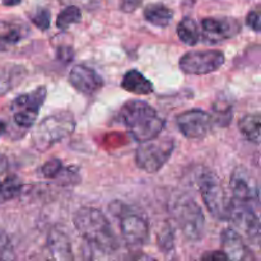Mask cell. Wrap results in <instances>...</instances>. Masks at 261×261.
I'll list each match as a JSON object with an SVG mask.
<instances>
[{
  "mask_svg": "<svg viewBox=\"0 0 261 261\" xmlns=\"http://www.w3.org/2000/svg\"><path fill=\"white\" fill-rule=\"evenodd\" d=\"M228 221L233 226V229H237L236 232L246 237L251 244L259 245L261 231L260 221L252 206L233 199Z\"/></svg>",
  "mask_w": 261,
  "mask_h": 261,
  "instance_id": "cell-9",
  "label": "cell"
},
{
  "mask_svg": "<svg viewBox=\"0 0 261 261\" xmlns=\"http://www.w3.org/2000/svg\"><path fill=\"white\" fill-rule=\"evenodd\" d=\"M75 130L74 115L68 110L45 117L32 133V145L38 152H46L56 143L70 137Z\"/></svg>",
  "mask_w": 261,
  "mask_h": 261,
  "instance_id": "cell-3",
  "label": "cell"
},
{
  "mask_svg": "<svg viewBox=\"0 0 261 261\" xmlns=\"http://www.w3.org/2000/svg\"><path fill=\"white\" fill-rule=\"evenodd\" d=\"M31 20H32L33 24H35L36 27L40 28L41 31H47L51 23L50 10L46 9V8H41V9L36 10L35 14L31 17Z\"/></svg>",
  "mask_w": 261,
  "mask_h": 261,
  "instance_id": "cell-27",
  "label": "cell"
},
{
  "mask_svg": "<svg viewBox=\"0 0 261 261\" xmlns=\"http://www.w3.org/2000/svg\"><path fill=\"white\" fill-rule=\"evenodd\" d=\"M73 223L79 234L103 254L115 252L119 247V242L109 219L98 209H78L73 217Z\"/></svg>",
  "mask_w": 261,
  "mask_h": 261,
  "instance_id": "cell-1",
  "label": "cell"
},
{
  "mask_svg": "<svg viewBox=\"0 0 261 261\" xmlns=\"http://www.w3.org/2000/svg\"><path fill=\"white\" fill-rule=\"evenodd\" d=\"M201 37L208 45L223 42L241 32V24L234 18H204L201 20Z\"/></svg>",
  "mask_w": 261,
  "mask_h": 261,
  "instance_id": "cell-11",
  "label": "cell"
},
{
  "mask_svg": "<svg viewBox=\"0 0 261 261\" xmlns=\"http://www.w3.org/2000/svg\"><path fill=\"white\" fill-rule=\"evenodd\" d=\"M121 87L125 91L130 92V93L139 94V96H147L154 91L153 83L148 78H145L140 71L129 70L124 75L121 81Z\"/></svg>",
  "mask_w": 261,
  "mask_h": 261,
  "instance_id": "cell-17",
  "label": "cell"
},
{
  "mask_svg": "<svg viewBox=\"0 0 261 261\" xmlns=\"http://www.w3.org/2000/svg\"><path fill=\"white\" fill-rule=\"evenodd\" d=\"M246 24L255 32H260L261 22H260V13L259 10H251L246 17Z\"/></svg>",
  "mask_w": 261,
  "mask_h": 261,
  "instance_id": "cell-31",
  "label": "cell"
},
{
  "mask_svg": "<svg viewBox=\"0 0 261 261\" xmlns=\"http://www.w3.org/2000/svg\"><path fill=\"white\" fill-rule=\"evenodd\" d=\"M158 247L161 251L167 254L171 252L175 247V231H173V226L171 223H165L158 232Z\"/></svg>",
  "mask_w": 261,
  "mask_h": 261,
  "instance_id": "cell-24",
  "label": "cell"
},
{
  "mask_svg": "<svg viewBox=\"0 0 261 261\" xmlns=\"http://www.w3.org/2000/svg\"><path fill=\"white\" fill-rule=\"evenodd\" d=\"M173 149L175 143L171 138L158 139V137H155L140 143L135 153V162L144 172L155 173L168 162Z\"/></svg>",
  "mask_w": 261,
  "mask_h": 261,
  "instance_id": "cell-6",
  "label": "cell"
},
{
  "mask_svg": "<svg viewBox=\"0 0 261 261\" xmlns=\"http://www.w3.org/2000/svg\"><path fill=\"white\" fill-rule=\"evenodd\" d=\"M171 217L189 241H199L205 229V217L193 198L180 195L168 205Z\"/></svg>",
  "mask_w": 261,
  "mask_h": 261,
  "instance_id": "cell-4",
  "label": "cell"
},
{
  "mask_svg": "<svg viewBox=\"0 0 261 261\" xmlns=\"http://www.w3.org/2000/svg\"><path fill=\"white\" fill-rule=\"evenodd\" d=\"M203 260L221 261V260H228V257H227V255L224 254L223 251H213V252H209V254L204 255Z\"/></svg>",
  "mask_w": 261,
  "mask_h": 261,
  "instance_id": "cell-33",
  "label": "cell"
},
{
  "mask_svg": "<svg viewBox=\"0 0 261 261\" xmlns=\"http://www.w3.org/2000/svg\"><path fill=\"white\" fill-rule=\"evenodd\" d=\"M199 189L209 213L217 221H228L232 199L227 195L223 185L213 172L204 171L199 176Z\"/></svg>",
  "mask_w": 261,
  "mask_h": 261,
  "instance_id": "cell-5",
  "label": "cell"
},
{
  "mask_svg": "<svg viewBox=\"0 0 261 261\" xmlns=\"http://www.w3.org/2000/svg\"><path fill=\"white\" fill-rule=\"evenodd\" d=\"M177 36L188 46H195L200 38V31L199 25L193 18L185 17L177 25Z\"/></svg>",
  "mask_w": 261,
  "mask_h": 261,
  "instance_id": "cell-21",
  "label": "cell"
},
{
  "mask_svg": "<svg viewBox=\"0 0 261 261\" xmlns=\"http://www.w3.org/2000/svg\"><path fill=\"white\" fill-rule=\"evenodd\" d=\"M180 132L189 139H203L212 129V116L200 109L182 112L176 119Z\"/></svg>",
  "mask_w": 261,
  "mask_h": 261,
  "instance_id": "cell-12",
  "label": "cell"
},
{
  "mask_svg": "<svg viewBox=\"0 0 261 261\" xmlns=\"http://www.w3.org/2000/svg\"><path fill=\"white\" fill-rule=\"evenodd\" d=\"M22 40V33L18 30H9L5 33H0V51L9 50L10 47L17 45Z\"/></svg>",
  "mask_w": 261,
  "mask_h": 261,
  "instance_id": "cell-25",
  "label": "cell"
},
{
  "mask_svg": "<svg viewBox=\"0 0 261 261\" xmlns=\"http://www.w3.org/2000/svg\"><path fill=\"white\" fill-rule=\"evenodd\" d=\"M233 199L249 205H259L260 189L256 178L244 166H239L233 170L229 180Z\"/></svg>",
  "mask_w": 261,
  "mask_h": 261,
  "instance_id": "cell-10",
  "label": "cell"
},
{
  "mask_svg": "<svg viewBox=\"0 0 261 261\" xmlns=\"http://www.w3.org/2000/svg\"><path fill=\"white\" fill-rule=\"evenodd\" d=\"M22 190L23 184L17 176H7L4 180H0V204L17 198Z\"/></svg>",
  "mask_w": 261,
  "mask_h": 261,
  "instance_id": "cell-22",
  "label": "cell"
},
{
  "mask_svg": "<svg viewBox=\"0 0 261 261\" xmlns=\"http://www.w3.org/2000/svg\"><path fill=\"white\" fill-rule=\"evenodd\" d=\"M143 15H144V19L154 27L165 28L172 22L173 10L162 3H153L145 7Z\"/></svg>",
  "mask_w": 261,
  "mask_h": 261,
  "instance_id": "cell-18",
  "label": "cell"
},
{
  "mask_svg": "<svg viewBox=\"0 0 261 261\" xmlns=\"http://www.w3.org/2000/svg\"><path fill=\"white\" fill-rule=\"evenodd\" d=\"M239 127L241 134L250 142L255 144H260V129H261V116L260 114H249L242 117L239 122Z\"/></svg>",
  "mask_w": 261,
  "mask_h": 261,
  "instance_id": "cell-20",
  "label": "cell"
},
{
  "mask_svg": "<svg viewBox=\"0 0 261 261\" xmlns=\"http://www.w3.org/2000/svg\"><path fill=\"white\" fill-rule=\"evenodd\" d=\"M69 83L79 93L92 96L103 87V79L89 66L75 65L69 73Z\"/></svg>",
  "mask_w": 261,
  "mask_h": 261,
  "instance_id": "cell-14",
  "label": "cell"
},
{
  "mask_svg": "<svg viewBox=\"0 0 261 261\" xmlns=\"http://www.w3.org/2000/svg\"><path fill=\"white\" fill-rule=\"evenodd\" d=\"M27 74L24 66L12 65L0 69V97L9 93L14 87H17Z\"/></svg>",
  "mask_w": 261,
  "mask_h": 261,
  "instance_id": "cell-19",
  "label": "cell"
},
{
  "mask_svg": "<svg viewBox=\"0 0 261 261\" xmlns=\"http://www.w3.org/2000/svg\"><path fill=\"white\" fill-rule=\"evenodd\" d=\"M82 19V12L78 7L75 5H69L65 9L61 10L59 13L58 18H56V27L60 30L65 31L70 27L71 24L81 22Z\"/></svg>",
  "mask_w": 261,
  "mask_h": 261,
  "instance_id": "cell-23",
  "label": "cell"
},
{
  "mask_svg": "<svg viewBox=\"0 0 261 261\" xmlns=\"http://www.w3.org/2000/svg\"><path fill=\"white\" fill-rule=\"evenodd\" d=\"M46 96H47V89L46 87L41 86L33 89L32 92L15 97L14 101L12 102L10 110L13 112V120L17 126L22 129H30L35 125L41 107L45 103Z\"/></svg>",
  "mask_w": 261,
  "mask_h": 261,
  "instance_id": "cell-7",
  "label": "cell"
},
{
  "mask_svg": "<svg viewBox=\"0 0 261 261\" xmlns=\"http://www.w3.org/2000/svg\"><path fill=\"white\" fill-rule=\"evenodd\" d=\"M55 180H59L61 185H74L78 184L81 177H79V168L76 167H68L61 168L59 175L56 176Z\"/></svg>",
  "mask_w": 261,
  "mask_h": 261,
  "instance_id": "cell-26",
  "label": "cell"
},
{
  "mask_svg": "<svg viewBox=\"0 0 261 261\" xmlns=\"http://www.w3.org/2000/svg\"><path fill=\"white\" fill-rule=\"evenodd\" d=\"M61 168H63V162L59 158H53V160H50L42 166L41 173L46 178H55L61 171Z\"/></svg>",
  "mask_w": 261,
  "mask_h": 261,
  "instance_id": "cell-29",
  "label": "cell"
},
{
  "mask_svg": "<svg viewBox=\"0 0 261 261\" xmlns=\"http://www.w3.org/2000/svg\"><path fill=\"white\" fill-rule=\"evenodd\" d=\"M121 234L132 247H143L149 241V224L138 214H126L121 218Z\"/></svg>",
  "mask_w": 261,
  "mask_h": 261,
  "instance_id": "cell-13",
  "label": "cell"
},
{
  "mask_svg": "<svg viewBox=\"0 0 261 261\" xmlns=\"http://www.w3.org/2000/svg\"><path fill=\"white\" fill-rule=\"evenodd\" d=\"M5 130H7V126H5L4 122H3L2 120H0V137H2V135L4 134Z\"/></svg>",
  "mask_w": 261,
  "mask_h": 261,
  "instance_id": "cell-35",
  "label": "cell"
},
{
  "mask_svg": "<svg viewBox=\"0 0 261 261\" xmlns=\"http://www.w3.org/2000/svg\"><path fill=\"white\" fill-rule=\"evenodd\" d=\"M222 251L227 255L228 260L241 261L254 259L251 251L242 240V236L233 228H227L221 234Z\"/></svg>",
  "mask_w": 261,
  "mask_h": 261,
  "instance_id": "cell-15",
  "label": "cell"
},
{
  "mask_svg": "<svg viewBox=\"0 0 261 261\" xmlns=\"http://www.w3.org/2000/svg\"><path fill=\"white\" fill-rule=\"evenodd\" d=\"M20 2L22 0H2L3 5H5V7H15V5L20 4Z\"/></svg>",
  "mask_w": 261,
  "mask_h": 261,
  "instance_id": "cell-34",
  "label": "cell"
},
{
  "mask_svg": "<svg viewBox=\"0 0 261 261\" xmlns=\"http://www.w3.org/2000/svg\"><path fill=\"white\" fill-rule=\"evenodd\" d=\"M47 249L55 260H73V249L69 237L60 229L53 228L47 234Z\"/></svg>",
  "mask_w": 261,
  "mask_h": 261,
  "instance_id": "cell-16",
  "label": "cell"
},
{
  "mask_svg": "<svg viewBox=\"0 0 261 261\" xmlns=\"http://www.w3.org/2000/svg\"><path fill=\"white\" fill-rule=\"evenodd\" d=\"M56 59L68 64L74 59V50L70 45H58L55 47Z\"/></svg>",
  "mask_w": 261,
  "mask_h": 261,
  "instance_id": "cell-30",
  "label": "cell"
},
{
  "mask_svg": "<svg viewBox=\"0 0 261 261\" xmlns=\"http://www.w3.org/2000/svg\"><path fill=\"white\" fill-rule=\"evenodd\" d=\"M119 117L130 135L139 143L158 137L165 126L157 111L140 99L126 102L120 110Z\"/></svg>",
  "mask_w": 261,
  "mask_h": 261,
  "instance_id": "cell-2",
  "label": "cell"
},
{
  "mask_svg": "<svg viewBox=\"0 0 261 261\" xmlns=\"http://www.w3.org/2000/svg\"><path fill=\"white\" fill-rule=\"evenodd\" d=\"M142 3L143 0H122L120 9L125 13H133L134 10H137L139 8V5Z\"/></svg>",
  "mask_w": 261,
  "mask_h": 261,
  "instance_id": "cell-32",
  "label": "cell"
},
{
  "mask_svg": "<svg viewBox=\"0 0 261 261\" xmlns=\"http://www.w3.org/2000/svg\"><path fill=\"white\" fill-rule=\"evenodd\" d=\"M15 259L13 245L10 239L3 229H0V260H13Z\"/></svg>",
  "mask_w": 261,
  "mask_h": 261,
  "instance_id": "cell-28",
  "label": "cell"
},
{
  "mask_svg": "<svg viewBox=\"0 0 261 261\" xmlns=\"http://www.w3.org/2000/svg\"><path fill=\"white\" fill-rule=\"evenodd\" d=\"M224 61V54L219 50H195L186 53L178 61V66L189 75H205L221 69Z\"/></svg>",
  "mask_w": 261,
  "mask_h": 261,
  "instance_id": "cell-8",
  "label": "cell"
}]
</instances>
